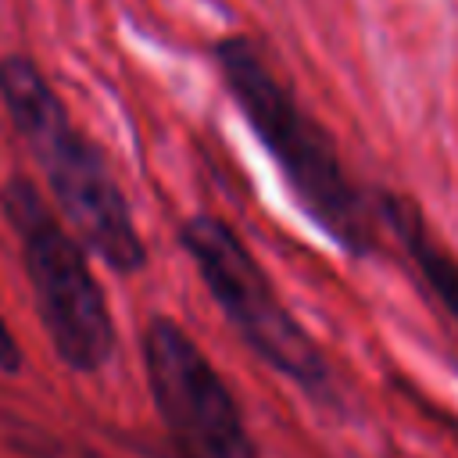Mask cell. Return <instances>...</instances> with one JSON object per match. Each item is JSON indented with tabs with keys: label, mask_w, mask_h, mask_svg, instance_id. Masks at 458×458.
Returning <instances> with one entry per match:
<instances>
[{
	"label": "cell",
	"mask_w": 458,
	"mask_h": 458,
	"mask_svg": "<svg viewBox=\"0 0 458 458\" xmlns=\"http://www.w3.org/2000/svg\"><path fill=\"white\" fill-rule=\"evenodd\" d=\"M179 243L240 340L268 369L293 379L304 394L326 397L333 390V376L322 347L283 304L272 279L254 261L236 229L215 215H193L182 222Z\"/></svg>",
	"instance_id": "4"
},
{
	"label": "cell",
	"mask_w": 458,
	"mask_h": 458,
	"mask_svg": "<svg viewBox=\"0 0 458 458\" xmlns=\"http://www.w3.org/2000/svg\"><path fill=\"white\" fill-rule=\"evenodd\" d=\"M7 225L21 240V261L36 293V311L72 372H97L114 351V322L104 290L89 268L86 247L43 204L39 190L14 175L0 193Z\"/></svg>",
	"instance_id": "3"
},
{
	"label": "cell",
	"mask_w": 458,
	"mask_h": 458,
	"mask_svg": "<svg viewBox=\"0 0 458 458\" xmlns=\"http://www.w3.org/2000/svg\"><path fill=\"white\" fill-rule=\"evenodd\" d=\"M18 369H21V347H18V340L11 336V329L0 318V372L4 376H14Z\"/></svg>",
	"instance_id": "7"
},
{
	"label": "cell",
	"mask_w": 458,
	"mask_h": 458,
	"mask_svg": "<svg viewBox=\"0 0 458 458\" xmlns=\"http://www.w3.org/2000/svg\"><path fill=\"white\" fill-rule=\"evenodd\" d=\"M143 372L175 458H258L236 394L175 318L147 322Z\"/></svg>",
	"instance_id": "5"
},
{
	"label": "cell",
	"mask_w": 458,
	"mask_h": 458,
	"mask_svg": "<svg viewBox=\"0 0 458 458\" xmlns=\"http://www.w3.org/2000/svg\"><path fill=\"white\" fill-rule=\"evenodd\" d=\"M379 215L401 240L411 268L426 283V290L437 297L444 315L458 326V258L454 250L437 236L426 211L401 193H379Z\"/></svg>",
	"instance_id": "6"
},
{
	"label": "cell",
	"mask_w": 458,
	"mask_h": 458,
	"mask_svg": "<svg viewBox=\"0 0 458 458\" xmlns=\"http://www.w3.org/2000/svg\"><path fill=\"white\" fill-rule=\"evenodd\" d=\"M0 100L18 136L36 154L47 190L75 240L118 276L140 272L147 265V247L132 222L129 200L100 147L75 129L61 97L32 57L7 54L0 61Z\"/></svg>",
	"instance_id": "2"
},
{
	"label": "cell",
	"mask_w": 458,
	"mask_h": 458,
	"mask_svg": "<svg viewBox=\"0 0 458 458\" xmlns=\"http://www.w3.org/2000/svg\"><path fill=\"white\" fill-rule=\"evenodd\" d=\"M218 75L250 125L254 140L276 161L290 197L301 211L347 254H372V218L369 204L351 179L333 136L322 122L297 100V93L272 72L261 50L243 36H225L215 43Z\"/></svg>",
	"instance_id": "1"
}]
</instances>
